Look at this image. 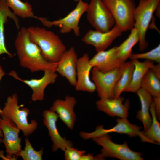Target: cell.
<instances>
[{"label":"cell","instance_id":"5bb4252c","mask_svg":"<svg viewBox=\"0 0 160 160\" xmlns=\"http://www.w3.org/2000/svg\"><path fill=\"white\" fill-rule=\"evenodd\" d=\"M44 125L47 128L52 142V149L54 152L59 149L64 151L69 146H73V143L62 137L57 129L56 122L59 118L58 114L50 110H45L43 112Z\"/></svg>","mask_w":160,"mask_h":160},{"label":"cell","instance_id":"d6986e66","mask_svg":"<svg viewBox=\"0 0 160 160\" xmlns=\"http://www.w3.org/2000/svg\"><path fill=\"white\" fill-rule=\"evenodd\" d=\"M116 46L107 50L97 52L91 59L89 63L102 72H106L121 66L123 62L118 57L116 52Z\"/></svg>","mask_w":160,"mask_h":160},{"label":"cell","instance_id":"603a6c76","mask_svg":"<svg viewBox=\"0 0 160 160\" xmlns=\"http://www.w3.org/2000/svg\"><path fill=\"white\" fill-rule=\"evenodd\" d=\"M127 39L119 46H116V52L119 58L123 62L131 56L133 47L140 40V36L137 30L134 27L131 30Z\"/></svg>","mask_w":160,"mask_h":160},{"label":"cell","instance_id":"d590c367","mask_svg":"<svg viewBox=\"0 0 160 160\" xmlns=\"http://www.w3.org/2000/svg\"><path fill=\"white\" fill-rule=\"evenodd\" d=\"M3 137V134L1 130L0 129V144L2 143V140Z\"/></svg>","mask_w":160,"mask_h":160},{"label":"cell","instance_id":"3957f363","mask_svg":"<svg viewBox=\"0 0 160 160\" xmlns=\"http://www.w3.org/2000/svg\"><path fill=\"white\" fill-rule=\"evenodd\" d=\"M18 101V97L16 93L8 96L2 109L1 116L11 119L22 131L24 135L28 137L36 129L38 123L34 119L32 120L30 123L28 122V117L30 110L27 108H20L23 105H19Z\"/></svg>","mask_w":160,"mask_h":160},{"label":"cell","instance_id":"4dcf8cb0","mask_svg":"<svg viewBox=\"0 0 160 160\" xmlns=\"http://www.w3.org/2000/svg\"><path fill=\"white\" fill-rule=\"evenodd\" d=\"M105 159L100 153L95 156H94L93 154L88 153L87 154H85L83 155L80 160H105Z\"/></svg>","mask_w":160,"mask_h":160},{"label":"cell","instance_id":"ffe728a7","mask_svg":"<svg viewBox=\"0 0 160 160\" xmlns=\"http://www.w3.org/2000/svg\"><path fill=\"white\" fill-rule=\"evenodd\" d=\"M13 19L18 30L20 29L19 19L12 12L7 4L6 0H0V55L3 54L7 55L10 58L13 55L7 49L5 43L4 24L8 21V18Z\"/></svg>","mask_w":160,"mask_h":160},{"label":"cell","instance_id":"52a82bcc","mask_svg":"<svg viewBox=\"0 0 160 160\" xmlns=\"http://www.w3.org/2000/svg\"><path fill=\"white\" fill-rule=\"evenodd\" d=\"M160 0H140L134 13V27L137 31L140 36L139 49L145 50L148 46L146 40V33L153 12Z\"/></svg>","mask_w":160,"mask_h":160},{"label":"cell","instance_id":"ac0fdd59","mask_svg":"<svg viewBox=\"0 0 160 160\" xmlns=\"http://www.w3.org/2000/svg\"><path fill=\"white\" fill-rule=\"evenodd\" d=\"M124 100V97L120 96L112 99H100L95 102V104L98 110L111 117L127 118L130 102L127 99L123 103Z\"/></svg>","mask_w":160,"mask_h":160},{"label":"cell","instance_id":"f546056e","mask_svg":"<svg viewBox=\"0 0 160 160\" xmlns=\"http://www.w3.org/2000/svg\"><path fill=\"white\" fill-rule=\"evenodd\" d=\"M64 152V158L66 160H80L85 153V151L79 150L73 146L67 147Z\"/></svg>","mask_w":160,"mask_h":160},{"label":"cell","instance_id":"9c48e42d","mask_svg":"<svg viewBox=\"0 0 160 160\" xmlns=\"http://www.w3.org/2000/svg\"><path fill=\"white\" fill-rule=\"evenodd\" d=\"M117 124L113 127L106 129L103 125L96 127L95 130L91 133L82 132H80V136L83 139H89L111 132L126 134L131 137H139L143 142L153 143L146 138L141 131L142 127L131 123L127 118H117L116 120Z\"/></svg>","mask_w":160,"mask_h":160},{"label":"cell","instance_id":"8d00e7d4","mask_svg":"<svg viewBox=\"0 0 160 160\" xmlns=\"http://www.w3.org/2000/svg\"><path fill=\"white\" fill-rule=\"evenodd\" d=\"M73 0L74 1H75L78 2V1H79L80 0Z\"/></svg>","mask_w":160,"mask_h":160},{"label":"cell","instance_id":"484cf974","mask_svg":"<svg viewBox=\"0 0 160 160\" xmlns=\"http://www.w3.org/2000/svg\"><path fill=\"white\" fill-rule=\"evenodd\" d=\"M150 111L152 116V123L146 130L143 131V134L154 144L160 145V124L157 118L155 105L153 101L151 104Z\"/></svg>","mask_w":160,"mask_h":160},{"label":"cell","instance_id":"44dd1931","mask_svg":"<svg viewBox=\"0 0 160 160\" xmlns=\"http://www.w3.org/2000/svg\"><path fill=\"white\" fill-rule=\"evenodd\" d=\"M141 103V109L137 112L136 118L143 123L144 130H146L150 126L152 118L149 112L153 97L147 91L140 88L136 92Z\"/></svg>","mask_w":160,"mask_h":160},{"label":"cell","instance_id":"f1b7e54d","mask_svg":"<svg viewBox=\"0 0 160 160\" xmlns=\"http://www.w3.org/2000/svg\"><path fill=\"white\" fill-rule=\"evenodd\" d=\"M132 60L142 59L160 63V44L152 50L145 53L132 54L129 58Z\"/></svg>","mask_w":160,"mask_h":160},{"label":"cell","instance_id":"e575fe53","mask_svg":"<svg viewBox=\"0 0 160 160\" xmlns=\"http://www.w3.org/2000/svg\"><path fill=\"white\" fill-rule=\"evenodd\" d=\"M160 3L156 7L155 11L156 12V15L159 18H160Z\"/></svg>","mask_w":160,"mask_h":160},{"label":"cell","instance_id":"5b68a950","mask_svg":"<svg viewBox=\"0 0 160 160\" xmlns=\"http://www.w3.org/2000/svg\"><path fill=\"white\" fill-rule=\"evenodd\" d=\"M102 1L122 32L131 30L134 27V13L136 6L133 0Z\"/></svg>","mask_w":160,"mask_h":160},{"label":"cell","instance_id":"e0dca14e","mask_svg":"<svg viewBox=\"0 0 160 160\" xmlns=\"http://www.w3.org/2000/svg\"><path fill=\"white\" fill-rule=\"evenodd\" d=\"M77 55L74 48L71 47L62 56L56 69V72L65 78L72 86L76 83Z\"/></svg>","mask_w":160,"mask_h":160},{"label":"cell","instance_id":"83f0119b","mask_svg":"<svg viewBox=\"0 0 160 160\" xmlns=\"http://www.w3.org/2000/svg\"><path fill=\"white\" fill-rule=\"evenodd\" d=\"M25 146L24 149L20 152L19 156L23 160H42L44 150L41 148L39 151H36L33 147L27 137L25 139Z\"/></svg>","mask_w":160,"mask_h":160},{"label":"cell","instance_id":"2e32d148","mask_svg":"<svg viewBox=\"0 0 160 160\" xmlns=\"http://www.w3.org/2000/svg\"><path fill=\"white\" fill-rule=\"evenodd\" d=\"M90 59L87 53L78 58L76 66V83L75 89L77 91L93 93L96 90L95 85L90 77L92 67L89 63Z\"/></svg>","mask_w":160,"mask_h":160},{"label":"cell","instance_id":"6da1fadb","mask_svg":"<svg viewBox=\"0 0 160 160\" xmlns=\"http://www.w3.org/2000/svg\"><path fill=\"white\" fill-rule=\"evenodd\" d=\"M15 45L21 67L32 73L48 69L56 71L58 63H50L45 59L40 48L31 40L27 28H20Z\"/></svg>","mask_w":160,"mask_h":160},{"label":"cell","instance_id":"d4e9b609","mask_svg":"<svg viewBox=\"0 0 160 160\" xmlns=\"http://www.w3.org/2000/svg\"><path fill=\"white\" fill-rule=\"evenodd\" d=\"M134 68V66L132 60L127 62L126 67L114 87V98L120 96L121 93L124 92L129 86L132 81Z\"/></svg>","mask_w":160,"mask_h":160},{"label":"cell","instance_id":"836d02e7","mask_svg":"<svg viewBox=\"0 0 160 160\" xmlns=\"http://www.w3.org/2000/svg\"><path fill=\"white\" fill-rule=\"evenodd\" d=\"M5 74V72L3 70L2 67L1 66H0V82L1 80L2 77ZM2 113V109L0 107V116L1 114Z\"/></svg>","mask_w":160,"mask_h":160},{"label":"cell","instance_id":"ba28073f","mask_svg":"<svg viewBox=\"0 0 160 160\" xmlns=\"http://www.w3.org/2000/svg\"><path fill=\"white\" fill-rule=\"evenodd\" d=\"M88 5V3L80 0L77 2L74 9L63 18L53 21L49 20L45 17H38L37 19L47 28L53 26L58 27L60 33L63 34L73 31L75 35L78 36L80 35L79 22L82 16L86 12Z\"/></svg>","mask_w":160,"mask_h":160},{"label":"cell","instance_id":"277c9868","mask_svg":"<svg viewBox=\"0 0 160 160\" xmlns=\"http://www.w3.org/2000/svg\"><path fill=\"white\" fill-rule=\"evenodd\" d=\"M92 140L102 147L100 153L104 158H114L121 160H143V153L135 151L129 147L126 141L122 144L113 142L108 134L95 137Z\"/></svg>","mask_w":160,"mask_h":160},{"label":"cell","instance_id":"d6a6232c","mask_svg":"<svg viewBox=\"0 0 160 160\" xmlns=\"http://www.w3.org/2000/svg\"><path fill=\"white\" fill-rule=\"evenodd\" d=\"M151 69L156 75L160 79V63H158L157 65L154 64Z\"/></svg>","mask_w":160,"mask_h":160},{"label":"cell","instance_id":"cb8c5ba5","mask_svg":"<svg viewBox=\"0 0 160 160\" xmlns=\"http://www.w3.org/2000/svg\"><path fill=\"white\" fill-rule=\"evenodd\" d=\"M140 88L148 92L155 97L160 96V81L151 69L145 74L141 82Z\"/></svg>","mask_w":160,"mask_h":160},{"label":"cell","instance_id":"4316f807","mask_svg":"<svg viewBox=\"0 0 160 160\" xmlns=\"http://www.w3.org/2000/svg\"><path fill=\"white\" fill-rule=\"evenodd\" d=\"M7 4L16 15L22 18H32L37 19L32 11L31 5L28 2L21 0H6Z\"/></svg>","mask_w":160,"mask_h":160},{"label":"cell","instance_id":"30bf717a","mask_svg":"<svg viewBox=\"0 0 160 160\" xmlns=\"http://www.w3.org/2000/svg\"><path fill=\"white\" fill-rule=\"evenodd\" d=\"M86 12L89 23L96 31L107 32L115 25L113 17L102 0H91Z\"/></svg>","mask_w":160,"mask_h":160},{"label":"cell","instance_id":"1f68e13d","mask_svg":"<svg viewBox=\"0 0 160 160\" xmlns=\"http://www.w3.org/2000/svg\"><path fill=\"white\" fill-rule=\"evenodd\" d=\"M153 101L155 104V111L157 118L158 120L160 119V96L153 97Z\"/></svg>","mask_w":160,"mask_h":160},{"label":"cell","instance_id":"7a4b0ae2","mask_svg":"<svg viewBox=\"0 0 160 160\" xmlns=\"http://www.w3.org/2000/svg\"><path fill=\"white\" fill-rule=\"evenodd\" d=\"M27 29L31 40L40 48L45 59L50 63H58L66 50L59 36L44 28L32 26Z\"/></svg>","mask_w":160,"mask_h":160},{"label":"cell","instance_id":"8992f818","mask_svg":"<svg viewBox=\"0 0 160 160\" xmlns=\"http://www.w3.org/2000/svg\"><path fill=\"white\" fill-rule=\"evenodd\" d=\"M124 62L120 67L110 71L101 72L95 68L91 70V78L100 99H112L115 86L127 65Z\"/></svg>","mask_w":160,"mask_h":160},{"label":"cell","instance_id":"4fadbf2b","mask_svg":"<svg viewBox=\"0 0 160 160\" xmlns=\"http://www.w3.org/2000/svg\"><path fill=\"white\" fill-rule=\"evenodd\" d=\"M44 71V74L41 78L29 80L20 78L14 71H12L9 74L25 83L31 88L33 91L31 99L32 101L35 102L41 101L44 99L46 88L49 85L54 84L58 77V74L55 70L48 69Z\"/></svg>","mask_w":160,"mask_h":160},{"label":"cell","instance_id":"8fae6325","mask_svg":"<svg viewBox=\"0 0 160 160\" xmlns=\"http://www.w3.org/2000/svg\"><path fill=\"white\" fill-rule=\"evenodd\" d=\"M0 129L3 134L2 142L6 148V158L17 159L22 150V139L19 136L20 130L11 119L3 116H0Z\"/></svg>","mask_w":160,"mask_h":160},{"label":"cell","instance_id":"9a60e30c","mask_svg":"<svg viewBox=\"0 0 160 160\" xmlns=\"http://www.w3.org/2000/svg\"><path fill=\"white\" fill-rule=\"evenodd\" d=\"M76 103L75 97L67 95L64 100L58 99L53 102L49 110L56 113L59 118L65 123L68 128L73 129L76 120L74 110Z\"/></svg>","mask_w":160,"mask_h":160},{"label":"cell","instance_id":"7402d4cb","mask_svg":"<svg viewBox=\"0 0 160 160\" xmlns=\"http://www.w3.org/2000/svg\"><path fill=\"white\" fill-rule=\"evenodd\" d=\"M134 66L132 81L124 92H136L140 88L142 80L146 73L154 65L153 61L146 60L143 62L137 59L131 60Z\"/></svg>","mask_w":160,"mask_h":160},{"label":"cell","instance_id":"7c38bea8","mask_svg":"<svg viewBox=\"0 0 160 160\" xmlns=\"http://www.w3.org/2000/svg\"><path fill=\"white\" fill-rule=\"evenodd\" d=\"M118 26H114L107 32H102L90 29L85 34L81 41L86 44L95 47L97 52L105 50L117 37L122 34Z\"/></svg>","mask_w":160,"mask_h":160}]
</instances>
